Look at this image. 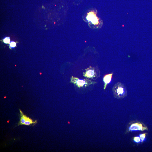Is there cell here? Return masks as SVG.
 <instances>
[{
  "mask_svg": "<svg viewBox=\"0 0 152 152\" xmlns=\"http://www.w3.org/2000/svg\"><path fill=\"white\" fill-rule=\"evenodd\" d=\"M113 74V73H112L106 75L104 77L103 81L104 83V90L105 89L107 85L111 82Z\"/></svg>",
  "mask_w": 152,
  "mask_h": 152,
  "instance_id": "cell-6",
  "label": "cell"
},
{
  "mask_svg": "<svg viewBox=\"0 0 152 152\" xmlns=\"http://www.w3.org/2000/svg\"><path fill=\"white\" fill-rule=\"evenodd\" d=\"M33 122L31 120L29 119L28 118H27L26 120L24 125H29L30 124L33 123Z\"/></svg>",
  "mask_w": 152,
  "mask_h": 152,
  "instance_id": "cell-8",
  "label": "cell"
},
{
  "mask_svg": "<svg viewBox=\"0 0 152 152\" xmlns=\"http://www.w3.org/2000/svg\"><path fill=\"white\" fill-rule=\"evenodd\" d=\"M113 91L114 97L118 99H123L127 96L126 88L121 82H118L115 84L113 87Z\"/></svg>",
  "mask_w": 152,
  "mask_h": 152,
  "instance_id": "cell-2",
  "label": "cell"
},
{
  "mask_svg": "<svg viewBox=\"0 0 152 152\" xmlns=\"http://www.w3.org/2000/svg\"><path fill=\"white\" fill-rule=\"evenodd\" d=\"M87 19L91 21L92 24L96 25H99L100 23L99 19L97 16L94 12H91L88 14L87 16Z\"/></svg>",
  "mask_w": 152,
  "mask_h": 152,
  "instance_id": "cell-4",
  "label": "cell"
},
{
  "mask_svg": "<svg viewBox=\"0 0 152 152\" xmlns=\"http://www.w3.org/2000/svg\"><path fill=\"white\" fill-rule=\"evenodd\" d=\"M10 47L11 48H14L16 46V43L13 42V41H12L10 42Z\"/></svg>",
  "mask_w": 152,
  "mask_h": 152,
  "instance_id": "cell-10",
  "label": "cell"
},
{
  "mask_svg": "<svg viewBox=\"0 0 152 152\" xmlns=\"http://www.w3.org/2000/svg\"><path fill=\"white\" fill-rule=\"evenodd\" d=\"M83 75L86 79L96 80L100 76V70L97 67L90 66L85 69Z\"/></svg>",
  "mask_w": 152,
  "mask_h": 152,
  "instance_id": "cell-1",
  "label": "cell"
},
{
  "mask_svg": "<svg viewBox=\"0 0 152 152\" xmlns=\"http://www.w3.org/2000/svg\"><path fill=\"white\" fill-rule=\"evenodd\" d=\"M147 127H144L142 124L139 123L132 124L130 127L129 130V131H134V130L143 131L144 130H147Z\"/></svg>",
  "mask_w": 152,
  "mask_h": 152,
  "instance_id": "cell-5",
  "label": "cell"
},
{
  "mask_svg": "<svg viewBox=\"0 0 152 152\" xmlns=\"http://www.w3.org/2000/svg\"><path fill=\"white\" fill-rule=\"evenodd\" d=\"M146 133H144V134H141L140 135V138L142 142L144 141V139H145L146 137Z\"/></svg>",
  "mask_w": 152,
  "mask_h": 152,
  "instance_id": "cell-9",
  "label": "cell"
},
{
  "mask_svg": "<svg viewBox=\"0 0 152 152\" xmlns=\"http://www.w3.org/2000/svg\"><path fill=\"white\" fill-rule=\"evenodd\" d=\"M70 83L79 88L88 87L90 85H93L97 83L96 81H93L91 80L87 79H82L73 76L70 78Z\"/></svg>",
  "mask_w": 152,
  "mask_h": 152,
  "instance_id": "cell-3",
  "label": "cell"
},
{
  "mask_svg": "<svg viewBox=\"0 0 152 152\" xmlns=\"http://www.w3.org/2000/svg\"><path fill=\"white\" fill-rule=\"evenodd\" d=\"M4 43L6 44H8L10 42V38L8 37L6 38H4Z\"/></svg>",
  "mask_w": 152,
  "mask_h": 152,
  "instance_id": "cell-12",
  "label": "cell"
},
{
  "mask_svg": "<svg viewBox=\"0 0 152 152\" xmlns=\"http://www.w3.org/2000/svg\"><path fill=\"white\" fill-rule=\"evenodd\" d=\"M134 140L137 143H138L140 142L141 139L138 137H136L134 138Z\"/></svg>",
  "mask_w": 152,
  "mask_h": 152,
  "instance_id": "cell-11",
  "label": "cell"
},
{
  "mask_svg": "<svg viewBox=\"0 0 152 152\" xmlns=\"http://www.w3.org/2000/svg\"><path fill=\"white\" fill-rule=\"evenodd\" d=\"M27 118V117H26L24 116V115H23L21 117V119L20 120V122L22 124H24Z\"/></svg>",
  "mask_w": 152,
  "mask_h": 152,
  "instance_id": "cell-7",
  "label": "cell"
}]
</instances>
